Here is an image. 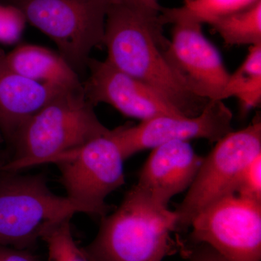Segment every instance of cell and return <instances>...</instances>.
<instances>
[{"label":"cell","instance_id":"6da1fadb","mask_svg":"<svg viewBox=\"0 0 261 261\" xmlns=\"http://www.w3.org/2000/svg\"><path fill=\"white\" fill-rule=\"evenodd\" d=\"M163 27L160 15L110 5L103 40L106 60L153 89L183 116H197L209 100L195 95L165 58L162 49L168 41Z\"/></svg>","mask_w":261,"mask_h":261},{"label":"cell","instance_id":"7a4b0ae2","mask_svg":"<svg viewBox=\"0 0 261 261\" xmlns=\"http://www.w3.org/2000/svg\"><path fill=\"white\" fill-rule=\"evenodd\" d=\"M94 106L84 94L83 84L65 89L46 103L20 128L14 140L13 157L0 170L19 172L50 160L110 129L98 119Z\"/></svg>","mask_w":261,"mask_h":261},{"label":"cell","instance_id":"3957f363","mask_svg":"<svg viewBox=\"0 0 261 261\" xmlns=\"http://www.w3.org/2000/svg\"><path fill=\"white\" fill-rule=\"evenodd\" d=\"M101 219L97 236L82 248L89 261H162L174 251L176 212L156 205L135 186Z\"/></svg>","mask_w":261,"mask_h":261},{"label":"cell","instance_id":"277c9868","mask_svg":"<svg viewBox=\"0 0 261 261\" xmlns=\"http://www.w3.org/2000/svg\"><path fill=\"white\" fill-rule=\"evenodd\" d=\"M78 213L86 214L53 193L42 175L0 170V245L30 250L46 230Z\"/></svg>","mask_w":261,"mask_h":261},{"label":"cell","instance_id":"5b68a950","mask_svg":"<svg viewBox=\"0 0 261 261\" xmlns=\"http://www.w3.org/2000/svg\"><path fill=\"white\" fill-rule=\"evenodd\" d=\"M16 6L76 73L87 68L91 51L103 44L107 0H17Z\"/></svg>","mask_w":261,"mask_h":261},{"label":"cell","instance_id":"8992f818","mask_svg":"<svg viewBox=\"0 0 261 261\" xmlns=\"http://www.w3.org/2000/svg\"><path fill=\"white\" fill-rule=\"evenodd\" d=\"M261 154V121L255 120L247 128L230 132L203 161L188 192L176 211L177 231L190 227L192 220L205 207L235 194L245 168Z\"/></svg>","mask_w":261,"mask_h":261},{"label":"cell","instance_id":"52a82bcc","mask_svg":"<svg viewBox=\"0 0 261 261\" xmlns=\"http://www.w3.org/2000/svg\"><path fill=\"white\" fill-rule=\"evenodd\" d=\"M125 161L110 130L48 163H55L60 170L66 197L86 214L102 218L110 210L106 199L125 184Z\"/></svg>","mask_w":261,"mask_h":261},{"label":"cell","instance_id":"ba28073f","mask_svg":"<svg viewBox=\"0 0 261 261\" xmlns=\"http://www.w3.org/2000/svg\"><path fill=\"white\" fill-rule=\"evenodd\" d=\"M193 245L206 244L226 261H260L261 202L229 195L192 220Z\"/></svg>","mask_w":261,"mask_h":261},{"label":"cell","instance_id":"9c48e42d","mask_svg":"<svg viewBox=\"0 0 261 261\" xmlns=\"http://www.w3.org/2000/svg\"><path fill=\"white\" fill-rule=\"evenodd\" d=\"M163 25L172 23V39L162 49L165 58L197 97L207 100L226 99L230 73L219 51L202 31V24L162 8Z\"/></svg>","mask_w":261,"mask_h":261},{"label":"cell","instance_id":"30bf717a","mask_svg":"<svg viewBox=\"0 0 261 261\" xmlns=\"http://www.w3.org/2000/svg\"><path fill=\"white\" fill-rule=\"evenodd\" d=\"M233 115L223 100H209L194 117L161 116L141 121L136 126L112 130L125 160L134 154L173 142L204 139L217 142L233 132Z\"/></svg>","mask_w":261,"mask_h":261},{"label":"cell","instance_id":"8fae6325","mask_svg":"<svg viewBox=\"0 0 261 261\" xmlns=\"http://www.w3.org/2000/svg\"><path fill=\"white\" fill-rule=\"evenodd\" d=\"M88 80L83 84L87 100L106 103L122 114L141 121L161 116L186 117L145 84L106 61L89 60Z\"/></svg>","mask_w":261,"mask_h":261},{"label":"cell","instance_id":"7c38bea8","mask_svg":"<svg viewBox=\"0 0 261 261\" xmlns=\"http://www.w3.org/2000/svg\"><path fill=\"white\" fill-rule=\"evenodd\" d=\"M203 159L189 142L162 144L152 149L135 187L156 205L168 207L173 197L191 186Z\"/></svg>","mask_w":261,"mask_h":261},{"label":"cell","instance_id":"4fadbf2b","mask_svg":"<svg viewBox=\"0 0 261 261\" xmlns=\"http://www.w3.org/2000/svg\"><path fill=\"white\" fill-rule=\"evenodd\" d=\"M65 89L19 75L0 54V132L4 140L12 143L24 123Z\"/></svg>","mask_w":261,"mask_h":261},{"label":"cell","instance_id":"5bb4252c","mask_svg":"<svg viewBox=\"0 0 261 261\" xmlns=\"http://www.w3.org/2000/svg\"><path fill=\"white\" fill-rule=\"evenodd\" d=\"M2 58L10 69L28 80L63 89L82 87L78 73L60 54L34 44H21Z\"/></svg>","mask_w":261,"mask_h":261},{"label":"cell","instance_id":"9a60e30c","mask_svg":"<svg viewBox=\"0 0 261 261\" xmlns=\"http://www.w3.org/2000/svg\"><path fill=\"white\" fill-rule=\"evenodd\" d=\"M210 25L228 45L261 44V0L246 9L216 19Z\"/></svg>","mask_w":261,"mask_h":261},{"label":"cell","instance_id":"2e32d148","mask_svg":"<svg viewBox=\"0 0 261 261\" xmlns=\"http://www.w3.org/2000/svg\"><path fill=\"white\" fill-rule=\"evenodd\" d=\"M226 97H238L245 111L261 101V44L251 46L248 55L234 73L230 74Z\"/></svg>","mask_w":261,"mask_h":261},{"label":"cell","instance_id":"e0dca14e","mask_svg":"<svg viewBox=\"0 0 261 261\" xmlns=\"http://www.w3.org/2000/svg\"><path fill=\"white\" fill-rule=\"evenodd\" d=\"M260 0H191L180 8H170L174 14L197 23H209L224 15L250 8Z\"/></svg>","mask_w":261,"mask_h":261},{"label":"cell","instance_id":"ac0fdd59","mask_svg":"<svg viewBox=\"0 0 261 261\" xmlns=\"http://www.w3.org/2000/svg\"><path fill=\"white\" fill-rule=\"evenodd\" d=\"M70 219L53 225L43 233L41 240L47 245L48 261H89L73 239Z\"/></svg>","mask_w":261,"mask_h":261},{"label":"cell","instance_id":"d6986e66","mask_svg":"<svg viewBox=\"0 0 261 261\" xmlns=\"http://www.w3.org/2000/svg\"><path fill=\"white\" fill-rule=\"evenodd\" d=\"M27 19L16 5L0 4V43L15 44L21 37Z\"/></svg>","mask_w":261,"mask_h":261},{"label":"cell","instance_id":"ffe728a7","mask_svg":"<svg viewBox=\"0 0 261 261\" xmlns=\"http://www.w3.org/2000/svg\"><path fill=\"white\" fill-rule=\"evenodd\" d=\"M235 195L261 202V154L244 170L237 185Z\"/></svg>","mask_w":261,"mask_h":261},{"label":"cell","instance_id":"44dd1931","mask_svg":"<svg viewBox=\"0 0 261 261\" xmlns=\"http://www.w3.org/2000/svg\"><path fill=\"white\" fill-rule=\"evenodd\" d=\"M110 5L124 7L151 16H159L161 8L159 0H107Z\"/></svg>","mask_w":261,"mask_h":261},{"label":"cell","instance_id":"7402d4cb","mask_svg":"<svg viewBox=\"0 0 261 261\" xmlns=\"http://www.w3.org/2000/svg\"><path fill=\"white\" fill-rule=\"evenodd\" d=\"M183 252L190 261H226L206 244H196L190 248H183Z\"/></svg>","mask_w":261,"mask_h":261},{"label":"cell","instance_id":"603a6c76","mask_svg":"<svg viewBox=\"0 0 261 261\" xmlns=\"http://www.w3.org/2000/svg\"><path fill=\"white\" fill-rule=\"evenodd\" d=\"M0 261H41L30 250L0 245Z\"/></svg>","mask_w":261,"mask_h":261},{"label":"cell","instance_id":"cb8c5ba5","mask_svg":"<svg viewBox=\"0 0 261 261\" xmlns=\"http://www.w3.org/2000/svg\"><path fill=\"white\" fill-rule=\"evenodd\" d=\"M4 139H3V135H2L1 132H0V145L3 143Z\"/></svg>","mask_w":261,"mask_h":261},{"label":"cell","instance_id":"d4e9b609","mask_svg":"<svg viewBox=\"0 0 261 261\" xmlns=\"http://www.w3.org/2000/svg\"><path fill=\"white\" fill-rule=\"evenodd\" d=\"M190 1H191V0H184V2H185V4H187V3H190Z\"/></svg>","mask_w":261,"mask_h":261}]
</instances>
